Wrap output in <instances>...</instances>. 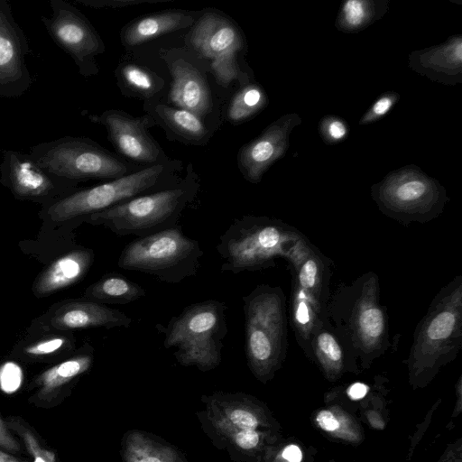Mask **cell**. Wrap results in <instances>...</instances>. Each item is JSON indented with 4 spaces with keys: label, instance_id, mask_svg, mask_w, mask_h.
Returning a JSON list of instances; mask_svg holds the SVG:
<instances>
[{
    "label": "cell",
    "instance_id": "6da1fadb",
    "mask_svg": "<svg viewBox=\"0 0 462 462\" xmlns=\"http://www.w3.org/2000/svg\"><path fill=\"white\" fill-rule=\"evenodd\" d=\"M379 278L374 272L338 285L327 306L328 326L336 333L347 352L363 367L391 346L386 308L380 301Z\"/></svg>",
    "mask_w": 462,
    "mask_h": 462
},
{
    "label": "cell",
    "instance_id": "7a4b0ae2",
    "mask_svg": "<svg viewBox=\"0 0 462 462\" xmlns=\"http://www.w3.org/2000/svg\"><path fill=\"white\" fill-rule=\"evenodd\" d=\"M313 247L297 228L280 219L245 215L229 225L216 249L222 259L220 271L238 274L273 267L280 257L297 267Z\"/></svg>",
    "mask_w": 462,
    "mask_h": 462
},
{
    "label": "cell",
    "instance_id": "3957f363",
    "mask_svg": "<svg viewBox=\"0 0 462 462\" xmlns=\"http://www.w3.org/2000/svg\"><path fill=\"white\" fill-rule=\"evenodd\" d=\"M461 346L462 275H457L432 299L416 327L406 361L411 384H428L457 357Z\"/></svg>",
    "mask_w": 462,
    "mask_h": 462
},
{
    "label": "cell",
    "instance_id": "277c9868",
    "mask_svg": "<svg viewBox=\"0 0 462 462\" xmlns=\"http://www.w3.org/2000/svg\"><path fill=\"white\" fill-rule=\"evenodd\" d=\"M199 189V176L189 164L185 177L174 186L132 198L84 221L103 226L119 236L144 237L178 226Z\"/></svg>",
    "mask_w": 462,
    "mask_h": 462
},
{
    "label": "cell",
    "instance_id": "5b68a950",
    "mask_svg": "<svg viewBox=\"0 0 462 462\" xmlns=\"http://www.w3.org/2000/svg\"><path fill=\"white\" fill-rule=\"evenodd\" d=\"M242 300L247 365L257 379L266 382L286 357V298L280 286L259 284Z\"/></svg>",
    "mask_w": 462,
    "mask_h": 462
},
{
    "label": "cell",
    "instance_id": "8992f818",
    "mask_svg": "<svg viewBox=\"0 0 462 462\" xmlns=\"http://www.w3.org/2000/svg\"><path fill=\"white\" fill-rule=\"evenodd\" d=\"M226 309L217 300L196 302L155 328L164 336L163 346L175 348L173 355L180 365L210 371L222 359L223 339L228 332Z\"/></svg>",
    "mask_w": 462,
    "mask_h": 462
},
{
    "label": "cell",
    "instance_id": "52a82bcc",
    "mask_svg": "<svg viewBox=\"0 0 462 462\" xmlns=\"http://www.w3.org/2000/svg\"><path fill=\"white\" fill-rule=\"evenodd\" d=\"M181 162H167L145 167L136 172L96 186L76 189L69 195L45 205L44 214L54 222L84 220L132 198L174 186Z\"/></svg>",
    "mask_w": 462,
    "mask_h": 462
},
{
    "label": "cell",
    "instance_id": "ba28073f",
    "mask_svg": "<svg viewBox=\"0 0 462 462\" xmlns=\"http://www.w3.org/2000/svg\"><path fill=\"white\" fill-rule=\"evenodd\" d=\"M29 153L49 172L78 184L109 181L143 169L85 136H62L32 146Z\"/></svg>",
    "mask_w": 462,
    "mask_h": 462
},
{
    "label": "cell",
    "instance_id": "9c48e42d",
    "mask_svg": "<svg viewBox=\"0 0 462 462\" xmlns=\"http://www.w3.org/2000/svg\"><path fill=\"white\" fill-rule=\"evenodd\" d=\"M203 254L199 242L187 236L178 225L132 240L120 253L117 265L177 284L197 274Z\"/></svg>",
    "mask_w": 462,
    "mask_h": 462
},
{
    "label": "cell",
    "instance_id": "30bf717a",
    "mask_svg": "<svg viewBox=\"0 0 462 462\" xmlns=\"http://www.w3.org/2000/svg\"><path fill=\"white\" fill-rule=\"evenodd\" d=\"M372 197L383 215L406 226L433 220L448 200L438 181L413 168L389 174L373 186Z\"/></svg>",
    "mask_w": 462,
    "mask_h": 462
},
{
    "label": "cell",
    "instance_id": "8fae6325",
    "mask_svg": "<svg viewBox=\"0 0 462 462\" xmlns=\"http://www.w3.org/2000/svg\"><path fill=\"white\" fill-rule=\"evenodd\" d=\"M331 263V260L314 246L299 266L291 267V325L297 343L309 358L311 337L326 320Z\"/></svg>",
    "mask_w": 462,
    "mask_h": 462
},
{
    "label": "cell",
    "instance_id": "7c38bea8",
    "mask_svg": "<svg viewBox=\"0 0 462 462\" xmlns=\"http://www.w3.org/2000/svg\"><path fill=\"white\" fill-rule=\"evenodd\" d=\"M51 17L41 20L49 35L68 53L79 73L88 78L97 75V56L105 52V43L89 20L76 6L65 0H51Z\"/></svg>",
    "mask_w": 462,
    "mask_h": 462
},
{
    "label": "cell",
    "instance_id": "4fadbf2b",
    "mask_svg": "<svg viewBox=\"0 0 462 462\" xmlns=\"http://www.w3.org/2000/svg\"><path fill=\"white\" fill-rule=\"evenodd\" d=\"M88 118L106 127L108 140L125 160L143 168L171 160L149 132L156 124L149 114L134 117L122 110L108 109Z\"/></svg>",
    "mask_w": 462,
    "mask_h": 462
},
{
    "label": "cell",
    "instance_id": "5bb4252c",
    "mask_svg": "<svg viewBox=\"0 0 462 462\" xmlns=\"http://www.w3.org/2000/svg\"><path fill=\"white\" fill-rule=\"evenodd\" d=\"M0 182L17 199L45 205L69 195L78 186L43 169L30 153L14 150L2 152Z\"/></svg>",
    "mask_w": 462,
    "mask_h": 462
},
{
    "label": "cell",
    "instance_id": "9a60e30c",
    "mask_svg": "<svg viewBox=\"0 0 462 462\" xmlns=\"http://www.w3.org/2000/svg\"><path fill=\"white\" fill-rule=\"evenodd\" d=\"M29 42L6 0H0V97H18L32 86L26 55Z\"/></svg>",
    "mask_w": 462,
    "mask_h": 462
},
{
    "label": "cell",
    "instance_id": "2e32d148",
    "mask_svg": "<svg viewBox=\"0 0 462 462\" xmlns=\"http://www.w3.org/2000/svg\"><path fill=\"white\" fill-rule=\"evenodd\" d=\"M300 122L297 115L280 117L239 149L237 166L248 182H260L269 167L283 155L288 147L289 134Z\"/></svg>",
    "mask_w": 462,
    "mask_h": 462
},
{
    "label": "cell",
    "instance_id": "e0dca14e",
    "mask_svg": "<svg viewBox=\"0 0 462 462\" xmlns=\"http://www.w3.org/2000/svg\"><path fill=\"white\" fill-rule=\"evenodd\" d=\"M186 42L198 56L211 60L232 51L241 52L245 43L236 23L215 10L205 11L198 16L187 34Z\"/></svg>",
    "mask_w": 462,
    "mask_h": 462
},
{
    "label": "cell",
    "instance_id": "ac0fdd59",
    "mask_svg": "<svg viewBox=\"0 0 462 462\" xmlns=\"http://www.w3.org/2000/svg\"><path fill=\"white\" fill-rule=\"evenodd\" d=\"M171 75L169 102L203 118L213 108V100L206 76L188 60L165 58Z\"/></svg>",
    "mask_w": 462,
    "mask_h": 462
},
{
    "label": "cell",
    "instance_id": "d6986e66",
    "mask_svg": "<svg viewBox=\"0 0 462 462\" xmlns=\"http://www.w3.org/2000/svg\"><path fill=\"white\" fill-rule=\"evenodd\" d=\"M133 319L116 309L90 300H74L63 303L50 319L59 330L129 328Z\"/></svg>",
    "mask_w": 462,
    "mask_h": 462
},
{
    "label": "cell",
    "instance_id": "ffe728a7",
    "mask_svg": "<svg viewBox=\"0 0 462 462\" xmlns=\"http://www.w3.org/2000/svg\"><path fill=\"white\" fill-rule=\"evenodd\" d=\"M198 12L168 9L137 17L126 23L120 32L125 47L141 45L162 35L192 26Z\"/></svg>",
    "mask_w": 462,
    "mask_h": 462
},
{
    "label": "cell",
    "instance_id": "44dd1931",
    "mask_svg": "<svg viewBox=\"0 0 462 462\" xmlns=\"http://www.w3.org/2000/svg\"><path fill=\"white\" fill-rule=\"evenodd\" d=\"M95 258L89 248L79 247L52 262L35 280L33 292L46 296L72 285L88 273Z\"/></svg>",
    "mask_w": 462,
    "mask_h": 462
},
{
    "label": "cell",
    "instance_id": "7402d4cb",
    "mask_svg": "<svg viewBox=\"0 0 462 462\" xmlns=\"http://www.w3.org/2000/svg\"><path fill=\"white\" fill-rule=\"evenodd\" d=\"M310 359L317 364L329 381H336L346 370L356 365L341 340L326 322L311 337Z\"/></svg>",
    "mask_w": 462,
    "mask_h": 462
},
{
    "label": "cell",
    "instance_id": "603a6c76",
    "mask_svg": "<svg viewBox=\"0 0 462 462\" xmlns=\"http://www.w3.org/2000/svg\"><path fill=\"white\" fill-rule=\"evenodd\" d=\"M461 38H453L447 44L427 50L425 52H418L412 58L414 69L423 73L431 79L448 83L453 80L456 74L461 73Z\"/></svg>",
    "mask_w": 462,
    "mask_h": 462
},
{
    "label": "cell",
    "instance_id": "cb8c5ba5",
    "mask_svg": "<svg viewBox=\"0 0 462 462\" xmlns=\"http://www.w3.org/2000/svg\"><path fill=\"white\" fill-rule=\"evenodd\" d=\"M149 115L184 143L201 144L209 138L208 129L202 119L185 109L158 103L151 108Z\"/></svg>",
    "mask_w": 462,
    "mask_h": 462
},
{
    "label": "cell",
    "instance_id": "d4e9b609",
    "mask_svg": "<svg viewBox=\"0 0 462 462\" xmlns=\"http://www.w3.org/2000/svg\"><path fill=\"white\" fill-rule=\"evenodd\" d=\"M145 290L138 283L118 273H108L89 285L84 297L101 304L125 305L145 296Z\"/></svg>",
    "mask_w": 462,
    "mask_h": 462
},
{
    "label": "cell",
    "instance_id": "484cf974",
    "mask_svg": "<svg viewBox=\"0 0 462 462\" xmlns=\"http://www.w3.org/2000/svg\"><path fill=\"white\" fill-rule=\"evenodd\" d=\"M93 362V351L89 345L83 351L42 373L37 378L39 395L49 397L70 383L79 375L87 372Z\"/></svg>",
    "mask_w": 462,
    "mask_h": 462
},
{
    "label": "cell",
    "instance_id": "4316f807",
    "mask_svg": "<svg viewBox=\"0 0 462 462\" xmlns=\"http://www.w3.org/2000/svg\"><path fill=\"white\" fill-rule=\"evenodd\" d=\"M115 75L121 92L132 97L148 100L164 86L163 79L155 72L134 62L118 64Z\"/></svg>",
    "mask_w": 462,
    "mask_h": 462
},
{
    "label": "cell",
    "instance_id": "83f0119b",
    "mask_svg": "<svg viewBox=\"0 0 462 462\" xmlns=\"http://www.w3.org/2000/svg\"><path fill=\"white\" fill-rule=\"evenodd\" d=\"M221 402L212 409L215 426H226L237 430H258L267 427V417L258 405L233 400Z\"/></svg>",
    "mask_w": 462,
    "mask_h": 462
},
{
    "label": "cell",
    "instance_id": "f1b7e54d",
    "mask_svg": "<svg viewBox=\"0 0 462 462\" xmlns=\"http://www.w3.org/2000/svg\"><path fill=\"white\" fill-rule=\"evenodd\" d=\"M317 427L334 439L351 444H358L364 439V431L357 420L337 406L319 410L314 415Z\"/></svg>",
    "mask_w": 462,
    "mask_h": 462
},
{
    "label": "cell",
    "instance_id": "f546056e",
    "mask_svg": "<svg viewBox=\"0 0 462 462\" xmlns=\"http://www.w3.org/2000/svg\"><path fill=\"white\" fill-rule=\"evenodd\" d=\"M124 457L125 462H183L173 448L137 431L127 435L124 445Z\"/></svg>",
    "mask_w": 462,
    "mask_h": 462
},
{
    "label": "cell",
    "instance_id": "4dcf8cb0",
    "mask_svg": "<svg viewBox=\"0 0 462 462\" xmlns=\"http://www.w3.org/2000/svg\"><path fill=\"white\" fill-rule=\"evenodd\" d=\"M266 103V95L259 84L242 85L227 105L226 120L232 125L242 124L263 109Z\"/></svg>",
    "mask_w": 462,
    "mask_h": 462
},
{
    "label": "cell",
    "instance_id": "1f68e13d",
    "mask_svg": "<svg viewBox=\"0 0 462 462\" xmlns=\"http://www.w3.org/2000/svg\"><path fill=\"white\" fill-rule=\"evenodd\" d=\"M374 2L349 0L346 2L339 13L337 27L344 31L362 30L375 19V14H381L382 7L375 6Z\"/></svg>",
    "mask_w": 462,
    "mask_h": 462
},
{
    "label": "cell",
    "instance_id": "d6a6232c",
    "mask_svg": "<svg viewBox=\"0 0 462 462\" xmlns=\"http://www.w3.org/2000/svg\"><path fill=\"white\" fill-rule=\"evenodd\" d=\"M238 53L232 51L211 60V71L219 85L227 87L235 79H238L241 86L249 82L247 75L243 73L238 64Z\"/></svg>",
    "mask_w": 462,
    "mask_h": 462
},
{
    "label": "cell",
    "instance_id": "836d02e7",
    "mask_svg": "<svg viewBox=\"0 0 462 462\" xmlns=\"http://www.w3.org/2000/svg\"><path fill=\"white\" fill-rule=\"evenodd\" d=\"M9 425L22 438L32 462H56L55 454L43 448L35 435L27 427L15 420L9 421Z\"/></svg>",
    "mask_w": 462,
    "mask_h": 462
},
{
    "label": "cell",
    "instance_id": "e575fe53",
    "mask_svg": "<svg viewBox=\"0 0 462 462\" xmlns=\"http://www.w3.org/2000/svg\"><path fill=\"white\" fill-rule=\"evenodd\" d=\"M216 427L242 449L255 450L263 444V432L258 430H237L226 426Z\"/></svg>",
    "mask_w": 462,
    "mask_h": 462
},
{
    "label": "cell",
    "instance_id": "d590c367",
    "mask_svg": "<svg viewBox=\"0 0 462 462\" xmlns=\"http://www.w3.org/2000/svg\"><path fill=\"white\" fill-rule=\"evenodd\" d=\"M71 341L65 337H51L27 346L23 352L32 357L51 355L66 346H70Z\"/></svg>",
    "mask_w": 462,
    "mask_h": 462
},
{
    "label": "cell",
    "instance_id": "8d00e7d4",
    "mask_svg": "<svg viewBox=\"0 0 462 462\" xmlns=\"http://www.w3.org/2000/svg\"><path fill=\"white\" fill-rule=\"evenodd\" d=\"M22 370L14 363H6L0 368V386L6 393H13L21 384Z\"/></svg>",
    "mask_w": 462,
    "mask_h": 462
},
{
    "label": "cell",
    "instance_id": "74e56055",
    "mask_svg": "<svg viewBox=\"0 0 462 462\" xmlns=\"http://www.w3.org/2000/svg\"><path fill=\"white\" fill-rule=\"evenodd\" d=\"M396 93H387L374 102L360 124H368L387 114L397 100Z\"/></svg>",
    "mask_w": 462,
    "mask_h": 462
},
{
    "label": "cell",
    "instance_id": "f35d334b",
    "mask_svg": "<svg viewBox=\"0 0 462 462\" xmlns=\"http://www.w3.org/2000/svg\"><path fill=\"white\" fill-rule=\"evenodd\" d=\"M171 0H75L92 8H123L145 3H159Z\"/></svg>",
    "mask_w": 462,
    "mask_h": 462
},
{
    "label": "cell",
    "instance_id": "ab89813d",
    "mask_svg": "<svg viewBox=\"0 0 462 462\" xmlns=\"http://www.w3.org/2000/svg\"><path fill=\"white\" fill-rule=\"evenodd\" d=\"M324 137L334 143L344 138L347 133L346 125L337 118H329L323 124Z\"/></svg>",
    "mask_w": 462,
    "mask_h": 462
},
{
    "label": "cell",
    "instance_id": "60d3db41",
    "mask_svg": "<svg viewBox=\"0 0 462 462\" xmlns=\"http://www.w3.org/2000/svg\"><path fill=\"white\" fill-rule=\"evenodd\" d=\"M0 449L13 453L20 451V445L9 431L7 425L0 417Z\"/></svg>",
    "mask_w": 462,
    "mask_h": 462
},
{
    "label": "cell",
    "instance_id": "b9f144b4",
    "mask_svg": "<svg viewBox=\"0 0 462 462\" xmlns=\"http://www.w3.org/2000/svg\"><path fill=\"white\" fill-rule=\"evenodd\" d=\"M302 458V450L295 444H289L282 448L277 457L279 462H301Z\"/></svg>",
    "mask_w": 462,
    "mask_h": 462
},
{
    "label": "cell",
    "instance_id": "7bdbcfd3",
    "mask_svg": "<svg viewBox=\"0 0 462 462\" xmlns=\"http://www.w3.org/2000/svg\"><path fill=\"white\" fill-rule=\"evenodd\" d=\"M369 392V386L364 383H355L346 390L347 396L354 401L364 398Z\"/></svg>",
    "mask_w": 462,
    "mask_h": 462
},
{
    "label": "cell",
    "instance_id": "ee69618b",
    "mask_svg": "<svg viewBox=\"0 0 462 462\" xmlns=\"http://www.w3.org/2000/svg\"><path fill=\"white\" fill-rule=\"evenodd\" d=\"M439 462H462L461 441L459 440L453 447L447 449Z\"/></svg>",
    "mask_w": 462,
    "mask_h": 462
},
{
    "label": "cell",
    "instance_id": "f6af8a7d",
    "mask_svg": "<svg viewBox=\"0 0 462 462\" xmlns=\"http://www.w3.org/2000/svg\"><path fill=\"white\" fill-rule=\"evenodd\" d=\"M461 376L459 377L457 383V408L454 411V415L457 416L461 411V396H462V383H461Z\"/></svg>",
    "mask_w": 462,
    "mask_h": 462
},
{
    "label": "cell",
    "instance_id": "bcb514c9",
    "mask_svg": "<svg viewBox=\"0 0 462 462\" xmlns=\"http://www.w3.org/2000/svg\"><path fill=\"white\" fill-rule=\"evenodd\" d=\"M367 418H369L370 423L377 429H383V422L380 416H377L374 412H369L366 414Z\"/></svg>",
    "mask_w": 462,
    "mask_h": 462
},
{
    "label": "cell",
    "instance_id": "7dc6e473",
    "mask_svg": "<svg viewBox=\"0 0 462 462\" xmlns=\"http://www.w3.org/2000/svg\"><path fill=\"white\" fill-rule=\"evenodd\" d=\"M0 462H21L14 457L0 449Z\"/></svg>",
    "mask_w": 462,
    "mask_h": 462
}]
</instances>
